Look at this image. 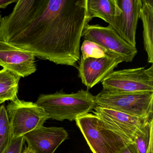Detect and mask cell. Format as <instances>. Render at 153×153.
<instances>
[{"label":"cell","instance_id":"obj_15","mask_svg":"<svg viewBox=\"0 0 153 153\" xmlns=\"http://www.w3.org/2000/svg\"><path fill=\"white\" fill-rule=\"evenodd\" d=\"M21 77L6 69L0 70V102L17 99Z\"/></svg>","mask_w":153,"mask_h":153},{"label":"cell","instance_id":"obj_2","mask_svg":"<svg viewBox=\"0 0 153 153\" xmlns=\"http://www.w3.org/2000/svg\"><path fill=\"white\" fill-rule=\"evenodd\" d=\"M36 104L44 110L50 119L60 121L76 120L92 111L96 106L94 96L83 89L70 94L59 92L41 94Z\"/></svg>","mask_w":153,"mask_h":153},{"label":"cell","instance_id":"obj_13","mask_svg":"<svg viewBox=\"0 0 153 153\" xmlns=\"http://www.w3.org/2000/svg\"><path fill=\"white\" fill-rule=\"evenodd\" d=\"M87 9L90 21L98 18L111 27L116 17L121 13L117 0H87Z\"/></svg>","mask_w":153,"mask_h":153},{"label":"cell","instance_id":"obj_21","mask_svg":"<svg viewBox=\"0 0 153 153\" xmlns=\"http://www.w3.org/2000/svg\"><path fill=\"white\" fill-rule=\"evenodd\" d=\"M18 0H0V8L5 9L10 4L16 3Z\"/></svg>","mask_w":153,"mask_h":153},{"label":"cell","instance_id":"obj_7","mask_svg":"<svg viewBox=\"0 0 153 153\" xmlns=\"http://www.w3.org/2000/svg\"><path fill=\"white\" fill-rule=\"evenodd\" d=\"M85 40L101 45L107 52L120 56L123 62H131L137 53V48L123 40L111 26L87 25L82 33Z\"/></svg>","mask_w":153,"mask_h":153},{"label":"cell","instance_id":"obj_16","mask_svg":"<svg viewBox=\"0 0 153 153\" xmlns=\"http://www.w3.org/2000/svg\"><path fill=\"white\" fill-rule=\"evenodd\" d=\"M153 119L148 120L135 133L132 143L138 153H153Z\"/></svg>","mask_w":153,"mask_h":153},{"label":"cell","instance_id":"obj_22","mask_svg":"<svg viewBox=\"0 0 153 153\" xmlns=\"http://www.w3.org/2000/svg\"><path fill=\"white\" fill-rule=\"evenodd\" d=\"M22 153H36L33 151V150L31 149L28 148V147H27L24 149V151L22 152Z\"/></svg>","mask_w":153,"mask_h":153},{"label":"cell","instance_id":"obj_3","mask_svg":"<svg viewBox=\"0 0 153 153\" xmlns=\"http://www.w3.org/2000/svg\"><path fill=\"white\" fill-rule=\"evenodd\" d=\"M96 105L140 118H153V93L102 90L95 96Z\"/></svg>","mask_w":153,"mask_h":153},{"label":"cell","instance_id":"obj_18","mask_svg":"<svg viewBox=\"0 0 153 153\" xmlns=\"http://www.w3.org/2000/svg\"><path fill=\"white\" fill-rule=\"evenodd\" d=\"M83 59L101 58L106 55L107 51L103 47L91 41L85 40L80 47Z\"/></svg>","mask_w":153,"mask_h":153},{"label":"cell","instance_id":"obj_5","mask_svg":"<svg viewBox=\"0 0 153 153\" xmlns=\"http://www.w3.org/2000/svg\"><path fill=\"white\" fill-rule=\"evenodd\" d=\"M12 139L23 137L33 130L43 126L50 119L43 108L36 103L18 98L7 105Z\"/></svg>","mask_w":153,"mask_h":153},{"label":"cell","instance_id":"obj_20","mask_svg":"<svg viewBox=\"0 0 153 153\" xmlns=\"http://www.w3.org/2000/svg\"><path fill=\"white\" fill-rule=\"evenodd\" d=\"M119 153H138L133 143L127 144Z\"/></svg>","mask_w":153,"mask_h":153},{"label":"cell","instance_id":"obj_1","mask_svg":"<svg viewBox=\"0 0 153 153\" xmlns=\"http://www.w3.org/2000/svg\"><path fill=\"white\" fill-rule=\"evenodd\" d=\"M89 21L87 0H18L1 19L0 40L38 59L75 67Z\"/></svg>","mask_w":153,"mask_h":153},{"label":"cell","instance_id":"obj_6","mask_svg":"<svg viewBox=\"0 0 153 153\" xmlns=\"http://www.w3.org/2000/svg\"><path fill=\"white\" fill-rule=\"evenodd\" d=\"M103 89L117 92L153 93V65L112 71L102 81Z\"/></svg>","mask_w":153,"mask_h":153},{"label":"cell","instance_id":"obj_17","mask_svg":"<svg viewBox=\"0 0 153 153\" xmlns=\"http://www.w3.org/2000/svg\"><path fill=\"white\" fill-rule=\"evenodd\" d=\"M12 140L11 129L7 110L0 105V153L7 149Z\"/></svg>","mask_w":153,"mask_h":153},{"label":"cell","instance_id":"obj_11","mask_svg":"<svg viewBox=\"0 0 153 153\" xmlns=\"http://www.w3.org/2000/svg\"><path fill=\"white\" fill-rule=\"evenodd\" d=\"M117 1L121 13L116 17L112 27L126 42L136 48V32L142 7L141 0Z\"/></svg>","mask_w":153,"mask_h":153},{"label":"cell","instance_id":"obj_4","mask_svg":"<svg viewBox=\"0 0 153 153\" xmlns=\"http://www.w3.org/2000/svg\"><path fill=\"white\" fill-rule=\"evenodd\" d=\"M75 121L93 153H119L129 143L105 128L94 114H87Z\"/></svg>","mask_w":153,"mask_h":153},{"label":"cell","instance_id":"obj_9","mask_svg":"<svg viewBox=\"0 0 153 153\" xmlns=\"http://www.w3.org/2000/svg\"><path fill=\"white\" fill-rule=\"evenodd\" d=\"M122 62L120 56L109 52L101 58L83 59L81 57L77 68L79 77L88 90L102 82Z\"/></svg>","mask_w":153,"mask_h":153},{"label":"cell","instance_id":"obj_8","mask_svg":"<svg viewBox=\"0 0 153 153\" xmlns=\"http://www.w3.org/2000/svg\"><path fill=\"white\" fill-rule=\"evenodd\" d=\"M92 112L104 126L116 133L128 143H132L135 133L149 119L96 106Z\"/></svg>","mask_w":153,"mask_h":153},{"label":"cell","instance_id":"obj_19","mask_svg":"<svg viewBox=\"0 0 153 153\" xmlns=\"http://www.w3.org/2000/svg\"><path fill=\"white\" fill-rule=\"evenodd\" d=\"M24 141V137L15 139H12L8 146L3 153H22Z\"/></svg>","mask_w":153,"mask_h":153},{"label":"cell","instance_id":"obj_10","mask_svg":"<svg viewBox=\"0 0 153 153\" xmlns=\"http://www.w3.org/2000/svg\"><path fill=\"white\" fill-rule=\"evenodd\" d=\"M0 66L25 77L36 71L35 56L30 52L0 40Z\"/></svg>","mask_w":153,"mask_h":153},{"label":"cell","instance_id":"obj_23","mask_svg":"<svg viewBox=\"0 0 153 153\" xmlns=\"http://www.w3.org/2000/svg\"><path fill=\"white\" fill-rule=\"evenodd\" d=\"M1 12H0V25H1Z\"/></svg>","mask_w":153,"mask_h":153},{"label":"cell","instance_id":"obj_12","mask_svg":"<svg viewBox=\"0 0 153 153\" xmlns=\"http://www.w3.org/2000/svg\"><path fill=\"white\" fill-rule=\"evenodd\" d=\"M68 133L62 127L42 126L23 137L28 147L36 153H54L59 146L68 138Z\"/></svg>","mask_w":153,"mask_h":153},{"label":"cell","instance_id":"obj_14","mask_svg":"<svg viewBox=\"0 0 153 153\" xmlns=\"http://www.w3.org/2000/svg\"><path fill=\"white\" fill-rule=\"evenodd\" d=\"M140 19L143 24L144 48L148 55V62L153 63V0H141Z\"/></svg>","mask_w":153,"mask_h":153},{"label":"cell","instance_id":"obj_24","mask_svg":"<svg viewBox=\"0 0 153 153\" xmlns=\"http://www.w3.org/2000/svg\"><path fill=\"white\" fill-rule=\"evenodd\" d=\"M1 103L0 102V105H1Z\"/></svg>","mask_w":153,"mask_h":153}]
</instances>
